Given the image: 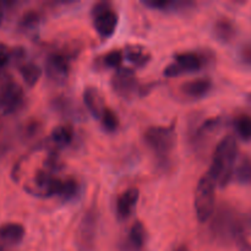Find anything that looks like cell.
<instances>
[{
    "label": "cell",
    "instance_id": "obj_6",
    "mask_svg": "<svg viewBox=\"0 0 251 251\" xmlns=\"http://www.w3.org/2000/svg\"><path fill=\"white\" fill-rule=\"evenodd\" d=\"M93 26L97 33L103 38H109L114 34L118 26V14L108 1L96 2L91 10Z\"/></svg>",
    "mask_w": 251,
    "mask_h": 251
},
{
    "label": "cell",
    "instance_id": "obj_15",
    "mask_svg": "<svg viewBox=\"0 0 251 251\" xmlns=\"http://www.w3.org/2000/svg\"><path fill=\"white\" fill-rule=\"evenodd\" d=\"M26 230L20 223H5L0 227V239L9 245H17L24 240Z\"/></svg>",
    "mask_w": 251,
    "mask_h": 251
},
{
    "label": "cell",
    "instance_id": "obj_33",
    "mask_svg": "<svg viewBox=\"0 0 251 251\" xmlns=\"http://www.w3.org/2000/svg\"><path fill=\"white\" fill-rule=\"evenodd\" d=\"M247 100H249V102L251 103V92H250V93H248V96H247Z\"/></svg>",
    "mask_w": 251,
    "mask_h": 251
},
{
    "label": "cell",
    "instance_id": "obj_9",
    "mask_svg": "<svg viewBox=\"0 0 251 251\" xmlns=\"http://www.w3.org/2000/svg\"><path fill=\"white\" fill-rule=\"evenodd\" d=\"M70 58L60 50L53 51L46 60V74L55 83L65 82L70 73Z\"/></svg>",
    "mask_w": 251,
    "mask_h": 251
},
{
    "label": "cell",
    "instance_id": "obj_10",
    "mask_svg": "<svg viewBox=\"0 0 251 251\" xmlns=\"http://www.w3.org/2000/svg\"><path fill=\"white\" fill-rule=\"evenodd\" d=\"M140 191L137 188H129L125 191H123L117 199V216L119 220H126L134 212L135 206L139 201Z\"/></svg>",
    "mask_w": 251,
    "mask_h": 251
},
{
    "label": "cell",
    "instance_id": "obj_12",
    "mask_svg": "<svg viewBox=\"0 0 251 251\" xmlns=\"http://www.w3.org/2000/svg\"><path fill=\"white\" fill-rule=\"evenodd\" d=\"M212 81L208 77H200L195 80L188 81V82L181 85V92L184 96L193 100H199L202 98L212 90Z\"/></svg>",
    "mask_w": 251,
    "mask_h": 251
},
{
    "label": "cell",
    "instance_id": "obj_27",
    "mask_svg": "<svg viewBox=\"0 0 251 251\" xmlns=\"http://www.w3.org/2000/svg\"><path fill=\"white\" fill-rule=\"evenodd\" d=\"M44 166H46V169H44V171H47L48 173H56V172L63 169V162L59 158L58 154L54 152V153H50L47 157L46 162H44Z\"/></svg>",
    "mask_w": 251,
    "mask_h": 251
},
{
    "label": "cell",
    "instance_id": "obj_30",
    "mask_svg": "<svg viewBox=\"0 0 251 251\" xmlns=\"http://www.w3.org/2000/svg\"><path fill=\"white\" fill-rule=\"evenodd\" d=\"M243 59H244L245 63L250 64L251 65V47H247V48L243 49Z\"/></svg>",
    "mask_w": 251,
    "mask_h": 251
},
{
    "label": "cell",
    "instance_id": "obj_4",
    "mask_svg": "<svg viewBox=\"0 0 251 251\" xmlns=\"http://www.w3.org/2000/svg\"><path fill=\"white\" fill-rule=\"evenodd\" d=\"M25 91L10 74L0 75V110L4 114H15L25 107Z\"/></svg>",
    "mask_w": 251,
    "mask_h": 251
},
{
    "label": "cell",
    "instance_id": "obj_17",
    "mask_svg": "<svg viewBox=\"0 0 251 251\" xmlns=\"http://www.w3.org/2000/svg\"><path fill=\"white\" fill-rule=\"evenodd\" d=\"M123 53H124V58L130 61L135 68H144L151 60V54L144 47L127 46L123 50Z\"/></svg>",
    "mask_w": 251,
    "mask_h": 251
},
{
    "label": "cell",
    "instance_id": "obj_32",
    "mask_svg": "<svg viewBox=\"0 0 251 251\" xmlns=\"http://www.w3.org/2000/svg\"><path fill=\"white\" fill-rule=\"evenodd\" d=\"M174 251H188V249H186V247H180V248H178V249L174 250Z\"/></svg>",
    "mask_w": 251,
    "mask_h": 251
},
{
    "label": "cell",
    "instance_id": "obj_2",
    "mask_svg": "<svg viewBox=\"0 0 251 251\" xmlns=\"http://www.w3.org/2000/svg\"><path fill=\"white\" fill-rule=\"evenodd\" d=\"M215 54L210 50L200 51H183L176 54V61L169 64L164 69V76L167 77H178L189 73H196L205 68L208 64L213 63Z\"/></svg>",
    "mask_w": 251,
    "mask_h": 251
},
{
    "label": "cell",
    "instance_id": "obj_13",
    "mask_svg": "<svg viewBox=\"0 0 251 251\" xmlns=\"http://www.w3.org/2000/svg\"><path fill=\"white\" fill-rule=\"evenodd\" d=\"M237 33V26L229 17L222 16L216 20L215 25H213V34L220 42L226 44L230 43L235 39Z\"/></svg>",
    "mask_w": 251,
    "mask_h": 251
},
{
    "label": "cell",
    "instance_id": "obj_20",
    "mask_svg": "<svg viewBox=\"0 0 251 251\" xmlns=\"http://www.w3.org/2000/svg\"><path fill=\"white\" fill-rule=\"evenodd\" d=\"M22 78L29 87H34L42 76V69L32 61H24L17 65Z\"/></svg>",
    "mask_w": 251,
    "mask_h": 251
},
{
    "label": "cell",
    "instance_id": "obj_1",
    "mask_svg": "<svg viewBox=\"0 0 251 251\" xmlns=\"http://www.w3.org/2000/svg\"><path fill=\"white\" fill-rule=\"evenodd\" d=\"M238 157V142L233 135L226 136L216 147L212 162L207 173L215 179L217 185H228L234 173V164Z\"/></svg>",
    "mask_w": 251,
    "mask_h": 251
},
{
    "label": "cell",
    "instance_id": "obj_22",
    "mask_svg": "<svg viewBox=\"0 0 251 251\" xmlns=\"http://www.w3.org/2000/svg\"><path fill=\"white\" fill-rule=\"evenodd\" d=\"M233 176H235L239 183L251 185V158L250 157H243L239 164L234 169Z\"/></svg>",
    "mask_w": 251,
    "mask_h": 251
},
{
    "label": "cell",
    "instance_id": "obj_7",
    "mask_svg": "<svg viewBox=\"0 0 251 251\" xmlns=\"http://www.w3.org/2000/svg\"><path fill=\"white\" fill-rule=\"evenodd\" d=\"M97 212L95 208H90L83 215L77 233H76V244L80 251H92L96 242L97 233Z\"/></svg>",
    "mask_w": 251,
    "mask_h": 251
},
{
    "label": "cell",
    "instance_id": "obj_5",
    "mask_svg": "<svg viewBox=\"0 0 251 251\" xmlns=\"http://www.w3.org/2000/svg\"><path fill=\"white\" fill-rule=\"evenodd\" d=\"M145 142L161 159H167L176 142V126H151L145 131Z\"/></svg>",
    "mask_w": 251,
    "mask_h": 251
},
{
    "label": "cell",
    "instance_id": "obj_23",
    "mask_svg": "<svg viewBox=\"0 0 251 251\" xmlns=\"http://www.w3.org/2000/svg\"><path fill=\"white\" fill-rule=\"evenodd\" d=\"M41 20L42 16L38 11H36V10H29V11L25 12L21 19H20L19 28L21 31H31V29L38 27Z\"/></svg>",
    "mask_w": 251,
    "mask_h": 251
},
{
    "label": "cell",
    "instance_id": "obj_24",
    "mask_svg": "<svg viewBox=\"0 0 251 251\" xmlns=\"http://www.w3.org/2000/svg\"><path fill=\"white\" fill-rule=\"evenodd\" d=\"M102 66L104 68H113V69H119L122 68L123 60H124V53L120 49H113L105 53L102 58L100 59Z\"/></svg>",
    "mask_w": 251,
    "mask_h": 251
},
{
    "label": "cell",
    "instance_id": "obj_31",
    "mask_svg": "<svg viewBox=\"0 0 251 251\" xmlns=\"http://www.w3.org/2000/svg\"><path fill=\"white\" fill-rule=\"evenodd\" d=\"M2 20H4V9H2L1 4H0V25L2 24Z\"/></svg>",
    "mask_w": 251,
    "mask_h": 251
},
{
    "label": "cell",
    "instance_id": "obj_19",
    "mask_svg": "<svg viewBox=\"0 0 251 251\" xmlns=\"http://www.w3.org/2000/svg\"><path fill=\"white\" fill-rule=\"evenodd\" d=\"M74 137H75V130L70 124L59 125L50 134L51 142L58 147H65L70 145Z\"/></svg>",
    "mask_w": 251,
    "mask_h": 251
},
{
    "label": "cell",
    "instance_id": "obj_21",
    "mask_svg": "<svg viewBox=\"0 0 251 251\" xmlns=\"http://www.w3.org/2000/svg\"><path fill=\"white\" fill-rule=\"evenodd\" d=\"M78 190H80V185H78L76 179H61L60 191H59L58 196H60V198L64 199L65 201H70L78 195Z\"/></svg>",
    "mask_w": 251,
    "mask_h": 251
},
{
    "label": "cell",
    "instance_id": "obj_3",
    "mask_svg": "<svg viewBox=\"0 0 251 251\" xmlns=\"http://www.w3.org/2000/svg\"><path fill=\"white\" fill-rule=\"evenodd\" d=\"M216 186L217 183L207 172L199 180L194 196V206L199 222H207L215 213Z\"/></svg>",
    "mask_w": 251,
    "mask_h": 251
},
{
    "label": "cell",
    "instance_id": "obj_34",
    "mask_svg": "<svg viewBox=\"0 0 251 251\" xmlns=\"http://www.w3.org/2000/svg\"><path fill=\"white\" fill-rule=\"evenodd\" d=\"M0 251H5V250H4V248H2L1 245H0Z\"/></svg>",
    "mask_w": 251,
    "mask_h": 251
},
{
    "label": "cell",
    "instance_id": "obj_11",
    "mask_svg": "<svg viewBox=\"0 0 251 251\" xmlns=\"http://www.w3.org/2000/svg\"><path fill=\"white\" fill-rule=\"evenodd\" d=\"M83 102L88 112L97 119H100L105 107L104 98L100 91L95 86H87L83 91Z\"/></svg>",
    "mask_w": 251,
    "mask_h": 251
},
{
    "label": "cell",
    "instance_id": "obj_25",
    "mask_svg": "<svg viewBox=\"0 0 251 251\" xmlns=\"http://www.w3.org/2000/svg\"><path fill=\"white\" fill-rule=\"evenodd\" d=\"M235 130L238 135L245 141L251 140V117L249 115H239L234 122Z\"/></svg>",
    "mask_w": 251,
    "mask_h": 251
},
{
    "label": "cell",
    "instance_id": "obj_29",
    "mask_svg": "<svg viewBox=\"0 0 251 251\" xmlns=\"http://www.w3.org/2000/svg\"><path fill=\"white\" fill-rule=\"evenodd\" d=\"M42 130L41 124L38 122H29L28 124L25 126V136L28 137V139H33L36 135H38V132Z\"/></svg>",
    "mask_w": 251,
    "mask_h": 251
},
{
    "label": "cell",
    "instance_id": "obj_26",
    "mask_svg": "<svg viewBox=\"0 0 251 251\" xmlns=\"http://www.w3.org/2000/svg\"><path fill=\"white\" fill-rule=\"evenodd\" d=\"M100 120L103 129L108 132H114L119 127V118L110 108H105Z\"/></svg>",
    "mask_w": 251,
    "mask_h": 251
},
{
    "label": "cell",
    "instance_id": "obj_18",
    "mask_svg": "<svg viewBox=\"0 0 251 251\" xmlns=\"http://www.w3.org/2000/svg\"><path fill=\"white\" fill-rule=\"evenodd\" d=\"M142 4L161 11H183L194 6L191 1H172V0H144Z\"/></svg>",
    "mask_w": 251,
    "mask_h": 251
},
{
    "label": "cell",
    "instance_id": "obj_28",
    "mask_svg": "<svg viewBox=\"0 0 251 251\" xmlns=\"http://www.w3.org/2000/svg\"><path fill=\"white\" fill-rule=\"evenodd\" d=\"M11 60V49L4 43H0V70L7 65Z\"/></svg>",
    "mask_w": 251,
    "mask_h": 251
},
{
    "label": "cell",
    "instance_id": "obj_14",
    "mask_svg": "<svg viewBox=\"0 0 251 251\" xmlns=\"http://www.w3.org/2000/svg\"><path fill=\"white\" fill-rule=\"evenodd\" d=\"M147 242V232L144 223L136 221L130 229L126 240V249L129 251H142Z\"/></svg>",
    "mask_w": 251,
    "mask_h": 251
},
{
    "label": "cell",
    "instance_id": "obj_16",
    "mask_svg": "<svg viewBox=\"0 0 251 251\" xmlns=\"http://www.w3.org/2000/svg\"><path fill=\"white\" fill-rule=\"evenodd\" d=\"M51 108L55 110L56 113H59L60 115L66 118H76L78 119V117H82V112L78 109L77 104L73 102V100H70L66 96H58V97H54L51 100Z\"/></svg>",
    "mask_w": 251,
    "mask_h": 251
},
{
    "label": "cell",
    "instance_id": "obj_8",
    "mask_svg": "<svg viewBox=\"0 0 251 251\" xmlns=\"http://www.w3.org/2000/svg\"><path fill=\"white\" fill-rule=\"evenodd\" d=\"M113 91L122 98H131L135 92L139 91L140 86L139 80L135 75L134 69L130 68H119L115 74L113 75L112 81H110Z\"/></svg>",
    "mask_w": 251,
    "mask_h": 251
}]
</instances>
